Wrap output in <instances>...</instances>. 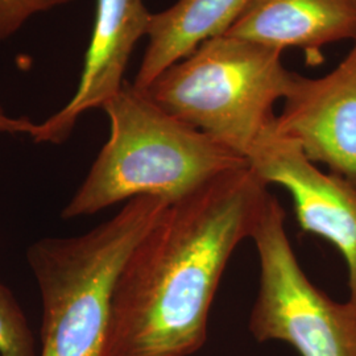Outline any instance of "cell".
<instances>
[{"instance_id": "obj_13", "label": "cell", "mask_w": 356, "mask_h": 356, "mask_svg": "<svg viewBox=\"0 0 356 356\" xmlns=\"http://www.w3.org/2000/svg\"><path fill=\"white\" fill-rule=\"evenodd\" d=\"M36 129H38V123L29 120L28 118L10 116L0 106V134H10V135L24 134L32 138Z\"/></svg>"}, {"instance_id": "obj_4", "label": "cell", "mask_w": 356, "mask_h": 356, "mask_svg": "<svg viewBox=\"0 0 356 356\" xmlns=\"http://www.w3.org/2000/svg\"><path fill=\"white\" fill-rule=\"evenodd\" d=\"M281 56L279 49L220 35L200 44L141 91L168 114L248 160L275 124L273 107L292 83L294 73Z\"/></svg>"}, {"instance_id": "obj_5", "label": "cell", "mask_w": 356, "mask_h": 356, "mask_svg": "<svg viewBox=\"0 0 356 356\" xmlns=\"http://www.w3.org/2000/svg\"><path fill=\"white\" fill-rule=\"evenodd\" d=\"M251 239L260 260V288L250 317L254 339L285 342L301 356H356V306L331 300L309 280L273 195Z\"/></svg>"}, {"instance_id": "obj_9", "label": "cell", "mask_w": 356, "mask_h": 356, "mask_svg": "<svg viewBox=\"0 0 356 356\" xmlns=\"http://www.w3.org/2000/svg\"><path fill=\"white\" fill-rule=\"evenodd\" d=\"M284 51L298 48L322 63L327 45L356 38V0H250L225 33Z\"/></svg>"}, {"instance_id": "obj_2", "label": "cell", "mask_w": 356, "mask_h": 356, "mask_svg": "<svg viewBox=\"0 0 356 356\" xmlns=\"http://www.w3.org/2000/svg\"><path fill=\"white\" fill-rule=\"evenodd\" d=\"M102 110L110 138L61 216H92L139 197L173 204L214 178L250 165L242 154L168 114L132 83Z\"/></svg>"}, {"instance_id": "obj_12", "label": "cell", "mask_w": 356, "mask_h": 356, "mask_svg": "<svg viewBox=\"0 0 356 356\" xmlns=\"http://www.w3.org/2000/svg\"><path fill=\"white\" fill-rule=\"evenodd\" d=\"M74 0H0V41L15 35L33 15Z\"/></svg>"}, {"instance_id": "obj_7", "label": "cell", "mask_w": 356, "mask_h": 356, "mask_svg": "<svg viewBox=\"0 0 356 356\" xmlns=\"http://www.w3.org/2000/svg\"><path fill=\"white\" fill-rule=\"evenodd\" d=\"M275 131L356 186V38L330 73L293 74Z\"/></svg>"}, {"instance_id": "obj_10", "label": "cell", "mask_w": 356, "mask_h": 356, "mask_svg": "<svg viewBox=\"0 0 356 356\" xmlns=\"http://www.w3.org/2000/svg\"><path fill=\"white\" fill-rule=\"evenodd\" d=\"M250 0H177L152 13L148 45L132 85L145 90L170 65L176 64L209 38L225 35Z\"/></svg>"}, {"instance_id": "obj_3", "label": "cell", "mask_w": 356, "mask_h": 356, "mask_svg": "<svg viewBox=\"0 0 356 356\" xmlns=\"http://www.w3.org/2000/svg\"><path fill=\"white\" fill-rule=\"evenodd\" d=\"M169 202L139 197L83 235L44 238L26 252L42 302L41 355L110 356L122 269Z\"/></svg>"}, {"instance_id": "obj_6", "label": "cell", "mask_w": 356, "mask_h": 356, "mask_svg": "<svg viewBox=\"0 0 356 356\" xmlns=\"http://www.w3.org/2000/svg\"><path fill=\"white\" fill-rule=\"evenodd\" d=\"M250 166L267 185L291 193L301 229L330 242L347 264L350 302L356 306V186L325 173L294 141L276 134L275 124L248 154Z\"/></svg>"}, {"instance_id": "obj_8", "label": "cell", "mask_w": 356, "mask_h": 356, "mask_svg": "<svg viewBox=\"0 0 356 356\" xmlns=\"http://www.w3.org/2000/svg\"><path fill=\"white\" fill-rule=\"evenodd\" d=\"M152 13L144 0H97L94 28L73 98L58 113L38 124L36 143H64L79 116L103 108L123 88L129 58L147 38Z\"/></svg>"}, {"instance_id": "obj_1", "label": "cell", "mask_w": 356, "mask_h": 356, "mask_svg": "<svg viewBox=\"0 0 356 356\" xmlns=\"http://www.w3.org/2000/svg\"><path fill=\"white\" fill-rule=\"evenodd\" d=\"M251 166L168 204L122 269L110 356H191L204 347L219 282L270 198Z\"/></svg>"}, {"instance_id": "obj_11", "label": "cell", "mask_w": 356, "mask_h": 356, "mask_svg": "<svg viewBox=\"0 0 356 356\" xmlns=\"http://www.w3.org/2000/svg\"><path fill=\"white\" fill-rule=\"evenodd\" d=\"M0 356H36V342L26 314L0 281Z\"/></svg>"}]
</instances>
